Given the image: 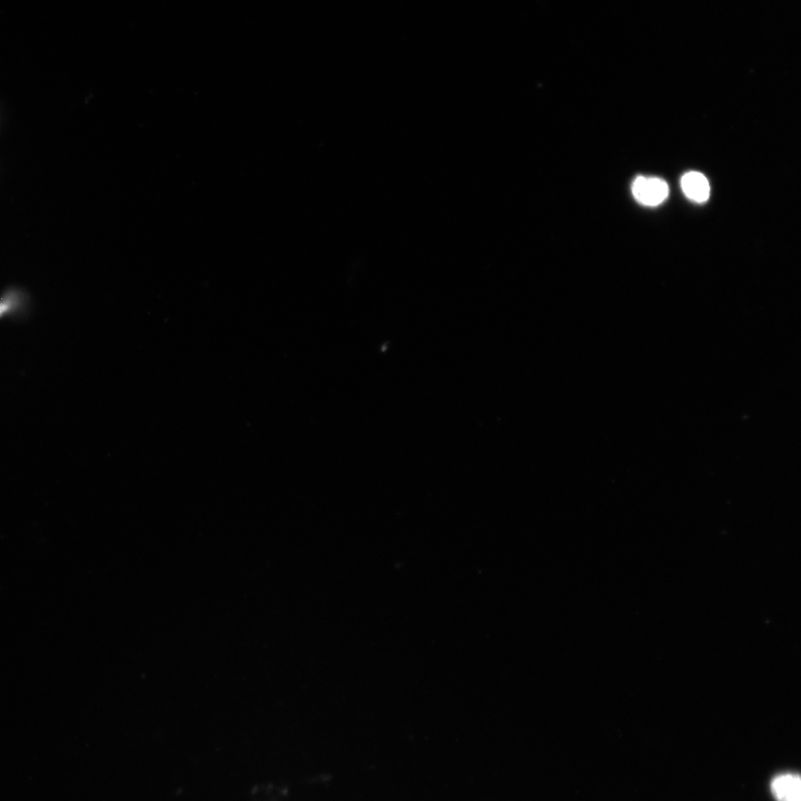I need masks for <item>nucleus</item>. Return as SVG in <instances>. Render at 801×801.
Returning <instances> with one entry per match:
<instances>
[{
  "label": "nucleus",
  "instance_id": "nucleus-1",
  "mask_svg": "<svg viewBox=\"0 0 801 801\" xmlns=\"http://www.w3.org/2000/svg\"><path fill=\"white\" fill-rule=\"evenodd\" d=\"M635 199L642 205L657 206L665 202L669 187L664 180L656 177H638L632 185Z\"/></svg>",
  "mask_w": 801,
  "mask_h": 801
},
{
  "label": "nucleus",
  "instance_id": "nucleus-2",
  "mask_svg": "<svg viewBox=\"0 0 801 801\" xmlns=\"http://www.w3.org/2000/svg\"><path fill=\"white\" fill-rule=\"evenodd\" d=\"M771 793L777 801H801V780L796 774L779 775L771 781Z\"/></svg>",
  "mask_w": 801,
  "mask_h": 801
},
{
  "label": "nucleus",
  "instance_id": "nucleus-3",
  "mask_svg": "<svg viewBox=\"0 0 801 801\" xmlns=\"http://www.w3.org/2000/svg\"><path fill=\"white\" fill-rule=\"evenodd\" d=\"M681 186L682 191L691 201L705 203L709 199L710 185L707 178L701 173H687L682 177Z\"/></svg>",
  "mask_w": 801,
  "mask_h": 801
},
{
  "label": "nucleus",
  "instance_id": "nucleus-4",
  "mask_svg": "<svg viewBox=\"0 0 801 801\" xmlns=\"http://www.w3.org/2000/svg\"><path fill=\"white\" fill-rule=\"evenodd\" d=\"M19 310V304L12 298L0 300V320L11 316Z\"/></svg>",
  "mask_w": 801,
  "mask_h": 801
}]
</instances>
